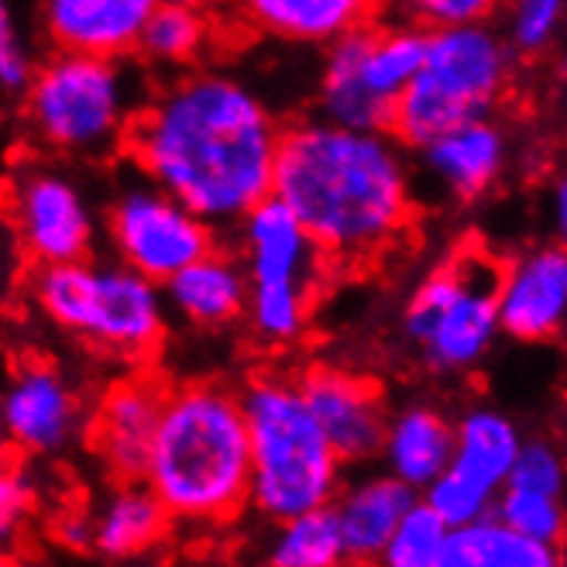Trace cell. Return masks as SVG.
<instances>
[{"label":"cell","instance_id":"6da1fadb","mask_svg":"<svg viewBox=\"0 0 567 567\" xmlns=\"http://www.w3.org/2000/svg\"><path fill=\"white\" fill-rule=\"evenodd\" d=\"M282 127L235 76L196 70L155 90L127 127L124 155L217 230L272 196Z\"/></svg>","mask_w":567,"mask_h":567},{"label":"cell","instance_id":"7a4b0ae2","mask_svg":"<svg viewBox=\"0 0 567 567\" xmlns=\"http://www.w3.org/2000/svg\"><path fill=\"white\" fill-rule=\"evenodd\" d=\"M403 148L392 131L296 121L282 127L272 196L303 220L330 265L364 269L403 241L416 214Z\"/></svg>","mask_w":567,"mask_h":567},{"label":"cell","instance_id":"3957f363","mask_svg":"<svg viewBox=\"0 0 567 567\" xmlns=\"http://www.w3.org/2000/svg\"><path fill=\"white\" fill-rule=\"evenodd\" d=\"M145 485L176 523L214 529L241 519L251 509V430L241 392L220 382L169 389Z\"/></svg>","mask_w":567,"mask_h":567},{"label":"cell","instance_id":"277c9868","mask_svg":"<svg viewBox=\"0 0 567 567\" xmlns=\"http://www.w3.org/2000/svg\"><path fill=\"white\" fill-rule=\"evenodd\" d=\"M241 399L251 430V509L261 519L282 523L333 506L344 488V461L310 410L299 379L255 375Z\"/></svg>","mask_w":567,"mask_h":567},{"label":"cell","instance_id":"5b68a950","mask_svg":"<svg viewBox=\"0 0 567 567\" xmlns=\"http://www.w3.org/2000/svg\"><path fill=\"white\" fill-rule=\"evenodd\" d=\"M31 303L59 330L114 361L145 364L158 354L169 323L165 289L124 261L39 265Z\"/></svg>","mask_w":567,"mask_h":567},{"label":"cell","instance_id":"8992f818","mask_svg":"<svg viewBox=\"0 0 567 567\" xmlns=\"http://www.w3.org/2000/svg\"><path fill=\"white\" fill-rule=\"evenodd\" d=\"M24 96V124L42 148L96 158L124 148L127 127L145 100L127 83L124 59L52 52Z\"/></svg>","mask_w":567,"mask_h":567},{"label":"cell","instance_id":"52a82bcc","mask_svg":"<svg viewBox=\"0 0 567 567\" xmlns=\"http://www.w3.org/2000/svg\"><path fill=\"white\" fill-rule=\"evenodd\" d=\"M513 52L485 24L430 31L426 62L399 96L392 135L406 148H426L447 131L488 117L509 86Z\"/></svg>","mask_w":567,"mask_h":567},{"label":"cell","instance_id":"ba28073f","mask_svg":"<svg viewBox=\"0 0 567 567\" xmlns=\"http://www.w3.org/2000/svg\"><path fill=\"white\" fill-rule=\"evenodd\" d=\"M235 238L248 272L251 333L269 348L296 344L327 276V251L279 196L261 199L235 227Z\"/></svg>","mask_w":567,"mask_h":567},{"label":"cell","instance_id":"9c48e42d","mask_svg":"<svg viewBox=\"0 0 567 567\" xmlns=\"http://www.w3.org/2000/svg\"><path fill=\"white\" fill-rule=\"evenodd\" d=\"M503 269L485 248H461L416 286L403 330L430 372L461 375L492 351L503 333Z\"/></svg>","mask_w":567,"mask_h":567},{"label":"cell","instance_id":"30bf717a","mask_svg":"<svg viewBox=\"0 0 567 567\" xmlns=\"http://www.w3.org/2000/svg\"><path fill=\"white\" fill-rule=\"evenodd\" d=\"M104 230L114 258L155 279L158 286L220 245L210 220H204L179 196L162 189L148 176L124 186L111 199Z\"/></svg>","mask_w":567,"mask_h":567},{"label":"cell","instance_id":"8fae6325","mask_svg":"<svg viewBox=\"0 0 567 567\" xmlns=\"http://www.w3.org/2000/svg\"><path fill=\"white\" fill-rule=\"evenodd\" d=\"M523 451L519 426L498 410H472L457 420V447L447 472L423 488V498L451 529L488 516L509 488L513 464Z\"/></svg>","mask_w":567,"mask_h":567},{"label":"cell","instance_id":"7c38bea8","mask_svg":"<svg viewBox=\"0 0 567 567\" xmlns=\"http://www.w3.org/2000/svg\"><path fill=\"white\" fill-rule=\"evenodd\" d=\"M11 224L21 255L39 265L83 261L93 255V210L83 189L45 165H28L11 183Z\"/></svg>","mask_w":567,"mask_h":567},{"label":"cell","instance_id":"4fadbf2b","mask_svg":"<svg viewBox=\"0 0 567 567\" xmlns=\"http://www.w3.org/2000/svg\"><path fill=\"white\" fill-rule=\"evenodd\" d=\"M83 426V406L65 375L42 354L14 361L4 389V433L21 454H59Z\"/></svg>","mask_w":567,"mask_h":567},{"label":"cell","instance_id":"5bb4252c","mask_svg":"<svg viewBox=\"0 0 567 567\" xmlns=\"http://www.w3.org/2000/svg\"><path fill=\"white\" fill-rule=\"evenodd\" d=\"M165 399H169V389L152 372H131L111 382L104 395H100L86 433L96 457L104 461L114 482L145 478V464Z\"/></svg>","mask_w":567,"mask_h":567},{"label":"cell","instance_id":"9a60e30c","mask_svg":"<svg viewBox=\"0 0 567 567\" xmlns=\"http://www.w3.org/2000/svg\"><path fill=\"white\" fill-rule=\"evenodd\" d=\"M299 389L344 464H364L382 454L389 410L379 382L330 364H313L299 375Z\"/></svg>","mask_w":567,"mask_h":567},{"label":"cell","instance_id":"2e32d148","mask_svg":"<svg viewBox=\"0 0 567 567\" xmlns=\"http://www.w3.org/2000/svg\"><path fill=\"white\" fill-rule=\"evenodd\" d=\"M503 333L523 344L550 341L567 323V248H529L503 269Z\"/></svg>","mask_w":567,"mask_h":567},{"label":"cell","instance_id":"e0dca14e","mask_svg":"<svg viewBox=\"0 0 567 567\" xmlns=\"http://www.w3.org/2000/svg\"><path fill=\"white\" fill-rule=\"evenodd\" d=\"M162 0H42V28L59 52L127 59Z\"/></svg>","mask_w":567,"mask_h":567},{"label":"cell","instance_id":"ac0fdd59","mask_svg":"<svg viewBox=\"0 0 567 567\" xmlns=\"http://www.w3.org/2000/svg\"><path fill=\"white\" fill-rule=\"evenodd\" d=\"M162 289L169 313L199 330H220L248 317V272L241 251H227L224 245L189 261Z\"/></svg>","mask_w":567,"mask_h":567},{"label":"cell","instance_id":"d6986e66","mask_svg":"<svg viewBox=\"0 0 567 567\" xmlns=\"http://www.w3.org/2000/svg\"><path fill=\"white\" fill-rule=\"evenodd\" d=\"M241 21L279 42L330 45L351 31L372 28L385 0H235Z\"/></svg>","mask_w":567,"mask_h":567},{"label":"cell","instance_id":"ffe728a7","mask_svg":"<svg viewBox=\"0 0 567 567\" xmlns=\"http://www.w3.org/2000/svg\"><path fill=\"white\" fill-rule=\"evenodd\" d=\"M416 503L420 492L392 472L344 485L333 498V513L341 519L348 564H382L392 533Z\"/></svg>","mask_w":567,"mask_h":567},{"label":"cell","instance_id":"44dd1931","mask_svg":"<svg viewBox=\"0 0 567 567\" xmlns=\"http://www.w3.org/2000/svg\"><path fill=\"white\" fill-rule=\"evenodd\" d=\"M420 158L423 169L451 196L475 199L506 169V135L488 117H478L420 148Z\"/></svg>","mask_w":567,"mask_h":567},{"label":"cell","instance_id":"7402d4cb","mask_svg":"<svg viewBox=\"0 0 567 567\" xmlns=\"http://www.w3.org/2000/svg\"><path fill=\"white\" fill-rule=\"evenodd\" d=\"M457 447V426L430 403H413L389 416L382 461L385 472L413 485L420 495L437 482Z\"/></svg>","mask_w":567,"mask_h":567},{"label":"cell","instance_id":"603a6c76","mask_svg":"<svg viewBox=\"0 0 567 567\" xmlns=\"http://www.w3.org/2000/svg\"><path fill=\"white\" fill-rule=\"evenodd\" d=\"M173 523V513L145 485V478L117 482L93 513V550L111 560L145 557L169 537Z\"/></svg>","mask_w":567,"mask_h":567},{"label":"cell","instance_id":"cb8c5ba5","mask_svg":"<svg viewBox=\"0 0 567 567\" xmlns=\"http://www.w3.org/2000/svg\"><path fill=\"white\" fill-rule=\"evenodd\" d=\"M369 28L351 31V35L327 45V59L320 70V117L361 127V131H392V107L379 100L361 73V55Z\"/></svg>","mask_w":567,"mask_h":567},{"label":"cell","instance_id":"d4e9b609","mask_svg":"<svg viewBox=\"0 0 567 567\" xmlns=\"http://www.w3.org/2000/svg\"><path fill=\"white\" fill-rule=\"evenodd\" d=\"M560 547L540 544L509 526L495 509L468 526L451 529L441 567H554Z\"/></svg>","mask_w":567,"mask_h":567},{"label":"cell","instance_id":"484cf974","mask_svg":"<svg viewBox=\"0 0 567 567\" xmlns=\"http://www.w3.org/2000/svg\"><path fill=\"white\" fill-rule=\"evenodd\" d=\"M430 31L416 24H372L364 39L361 73L369 90L395 111L399 96L410 90L426 62Z\"/></svg>","mask_w":567,"mask_h":567},{"label":"cell","instance_id":"4316f807","mask_svg":"<svg viewBox=\"0 0 567 567\" xmlns=\"http://www.w3.org/2000/svg\"><path fill=\"white\" fill-rule=\"evenodd\" d=\"M269 564L276 567H338L348 564L341 519L333 506L299 513L276 523V537L269 544Z\"/></svg>","mask_w":567,"mask_h":567},{"label":"cell","instance_id":"83f0119b","mask_svg":"<svg viewBox=\"0 0 567 567\" xmlns=\"http://www.w3.org/2000/svg\"><path fill=\"white\" fill-rule=\"evenodd\" d=\"M207 42H210V21L204 8L162 0L142 31L138 52L155 65H189L207 49Z\"/></svg>","mask_w":567,"mask_h":567},{"label":"cell","instance_id":"f1b7e54d","mask_svg":"<svg viewBox=\"0 0 567 567\" xmlns=\"http://www.w3.org/2000/svg\"><path fill=\"white\" fill-rule=\"evenodd\" d=\"M451 540V523L420 495V503L403 516L385 547L382 564L389 567H441Z\"/></svg>","mask_w":567,"mask_h":567},{"label":"cell","instance_id":"f546056e","mask_svg":"<svg viewBox=\"0 0 567 567\" xmlns=\"http://www.w3.org/2000/svg\"><path fill=\"white\" fill-rule=\"evenodd\" d=\"M495 513L509 526H516L526 537L560 547L567 540V513L560 506V495H540V492H523L506 488L498 495Z\"/></svg>","mask_w":567,"mask_h":567},{"label":"cell","instance_id":"4dcf8cb0","mask_svg":"<svg viewBox=\"0 0 567 567\" xmlns=\"http://www.w3.org/2000/svg\"><path fill=\"white\" fill-rule=\"evenodd\" d=\"M395 11L423 31H441L457 24H485L503 0H392Z\"/></svg>","mask_w":567,"mask_h":567},{"label":"cell","instance_id":"1f68e13d","mask_svg":"<svg viewBox=\"0 0 567 567\" xmlns=\"http://www.w3.org/2000/svg\"><path fill=\"white\" fill-rule=\"evenodd\" d=\"M564 461L560 454L544 441H523V451L513 464L509 488L540 492V495H560L564 492Z\"/></svg>","mask_w":567,"mask_h":567},{"label":"cell","instance_id":"d6a6232c","mask_svg":"<svg viewBox=\"0 0 567 567\" xmlns=\"http://www.w3.org/2000/svg\"><path fill=\"white\" fill-rule=\"evenodd\" d=\"M567 0H513L509 8V28H513V45L523 52L544 49L564 18Z\"/></svg>","mask_w":567,"mask_h":567},{"label":"cell","instance_id":"836d02e7","mask_svg":"<svg viewBox=\"0 0 567 567\" xmlns=\"http://www.w3.org/2000/svg\"><path fill=\"white\" fill-rule=\"evenodd\" d=\"M35 70L39 65L31 62L18 28L11 21V11L4 8V14H0V83H4L8 93H24Z\"/></svg>","mask_w":567,"mask_h":567},{"label":"cell","instance_id":"e575fe53","mask_svg":"<svg viewBox=\"0 0 567 567\" xmlns=\"http://www.w3.org/2000/svg\"><path fill=\"white\" fill-rule=\"evenodd\" d=\"M31 506H35V485L21 468H8L0 478V529H4V537L21 526Z\"/></svg>","mask_w":567,"mask_h":567},{"label":"cell","instance_id":"d590c367","mask_svg":"<svg viewBox=\"0 0 567 567\" xmlns=\"http://www.w3.org/2000/svg\"><path fill=\"white\" fill-rule=\"evenodd\" d=\"M59 540L76 554L93 550V516H62L59 519Z\"/></svg>","mask_w":567,"mask_h":567},{"label":"cell","instance_id":"8d00e7d4","mask_svg":"<svg viewBox=\"0 0 567 567\" xmlns=\"http://www.w3.org/2000/svg\"><path fill=\"white\" fill-rule=\"evenodd\" d=\"M554 227H557L560 245L567 248V173L554 186Z\"/></svg>","mask_w":567,"mask_h":567},{"label":"cell","instance_id":"74e56055","mask_svg":"<svg viewBox=\"0 0 567 567\" xmlns=\"http://www.w3.org/2000/svg\"><path fill=\"white\" fill-rule=\"evenodd\" d=\"M173 4H196V8H204L207 0H173Z\"/></svg>","mask_w":567,"mask_h":567},{"label":"cell","instance_id":"f35d334b","mask_svg":"<svg viewBox=\"0 0 567 567\" xmlns=\"http://www.w3.org/2000/svg\"><path fill=\"white\" fill-rule=\"evenodd\" d=\"M560 564H567V540L560 544Z\"/></svg>","mask_w":567,"mask_h":567}]
</instances>
